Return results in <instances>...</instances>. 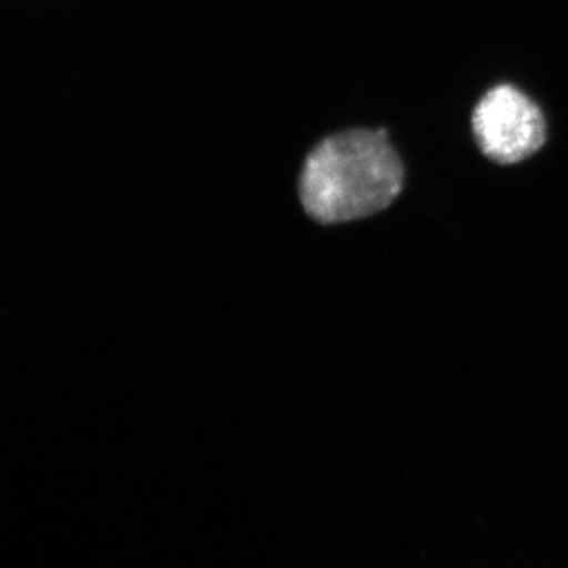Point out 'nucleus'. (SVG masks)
<instances>
[{"instance_id":"f257e3e1","label":"nucleus","mask_w":568,"mask_h":568,"mask_svg":"<svg viewBox=\"0 0 568 568\" xmlns=\"http://www.w3.org/2000/svg\"><path fill=\"white\" fill-rule=\"evenodd\" d=\"M405 185V168L384 130H349L310 153L301 178L306 213L324 224L383 212Z\"/></svg>"},{"instance_id":"f03ea898","label":"nucleus","mask_w":568,"mask_h":568,"mask_svg":"<svg viewBox=\"0 0 568 568\" xmlns=\"http://www.w3.org/2000/svg\"><path fill=\"white\" fill-rule=\"evenodd\" d=\"M480 151L499 164H515L540 151L547 140L544 112L514 85L503 84L481 97L473 114Z\"/></svg>"}]
</instances>
